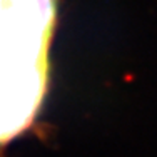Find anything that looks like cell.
Instances as JSON below:
<instances>
[{
  "mask_svg": "<svg viewBox=\"0 0 157 157\" xmlns=\"http://www.w3.org/2000/svg\"><path fill=\"white\" fill-rule=\"evenodd\" d=\"M55 0H0V144L33 122L48 82Z\"/></svg>",
  "mask_w": 157,
  "mask_h": 157,
  "instance_id": "obj_1",
  "label": "cell"
}]
</instances>
